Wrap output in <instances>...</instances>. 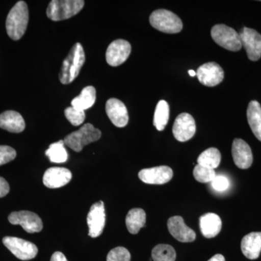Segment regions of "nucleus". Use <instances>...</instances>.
Here are the masks:
<instances>
[{"label":"nucleus","mask_w":261,"mask_h":261,"mask_svg":"<svg viewBox=\"0 0 261 261\" xmlns=\"http://www.w3.org/2000/svg\"><path fill=\"white\" fill-rule=\"evenodd\" d=\"M132 51L130 43L124 39H117L108 46L106 61L113 67L119 66L128 59Z\"/></svg>","instance_id":"nucleus-12"},{"label":"nucleus","mask_w":261,"mask_h":261,"mask_svg":"<svg viewBox=\"0 0 261 261\" xmlns=\"http://www.w3.org/2000/svg\"><path fill=\"white\" fill-rule=\"evenodd\" d=\"M100 130L96 128L91 123H86L80 129L72 132L65 137V145L75 152H80L85 145L96 142L100 139Z\"/></svg>","instance_id":"nucleus-4"},{"label":"nucleus","mask_w":261,"mask_h":261,"mask_svg":"<svg viewBox=\"0 0 261 261\" xmlns=\"http://www.w3.org/2000/svg\"><path fill=\"white\" fill-rule=\"evenodd\" d=\"M0 128L12 133H20L25 129V123L20 113L8 111L0 114Z\"/></svg>","instance_id":"nucleus-19"},{"label":"nucleus","mask_w":261,"mask_h":261,"mask_svg":"<svg viewBox=\"0 0 261 261\" xmlns=\"http://www.w3.org/2000/svg\"><path fill=\"white\" fill-rule=\"evenodd\" d=\"M239 34L249 59L252 61H258L261 57V34L247 27L242 29Z\"/></svg>","instance_id":"nucleus-10"},{"label":"nucleus","mask_w":261,"mask_h":261,"mask_svg":"<svg viewBox=\"0 0 261 261\" xmlns=\"http://www.w3.org/2000/svg\"><path fill=\"white\" fill-rule=\"evenodd\" d=\"M241 250L243 255L250 260H255L261 252V232H251L242 240Z\"/></svg>","instance_id":"nucleus-20"},{"label":"nucleus","mask_w":261,"mask_h":261,"mask_svg":"<svg viewBox=\"0 0 261 261\" xmlns=\"http://www.w3.org/2000/svg\"><path fill=\"white\" fill-rule=\"evenodd\" d=\"M221 161V154L219 149L211 147L200 154L197 159V164L215 170L219 166Z\"/></svg>","instance_id":"nucleus-25"},{"label":"nucleus","mask_w":261,"mask_h":261,"mask_svg":"<svg viewBox=\"0 0 261 261\" xmlns=\"http://www.w3.org/2000/svg\"><path fill=\"white\" fill-rule=\"evenodd\" d=\"M65 116L68 121L75 126L82 124L86 118L84 111H80V110L75 109L73 107H68L65 110Z\"/></svg>","instance_id":"nucleus-30"},{"label":"nucleus","mask_w":261,"mask_h":261,"mask_svg":"<svg viewBox=\"0 0 261 261\" xmlns=\"http://www.w3.org/2000/svg\"><path fill=\"white\" fill-rule=\"evenodd\" d=\"M176 257V251L171 245L160 244L152 249V259L153 261H175Z\"/></svg>","instance_id":"nucleus-28"},{"label":"nucleus","mask_w":261,"mask_h":261,"mask_svg":"<svg viewBox=\"0 0 261 261\" xmlns=\"http://www.w3.org/2000/svg\"><path fill=\"white\" fill-rule=\"evenodd\" d=\"M29 19L27 3L24 1L18 2L7 17V33L10 38L15 41L21 39L27 31Z\"/></svg>","instance_id":"nucleus-1"},{"label":"nucleus","mask_w":261,"mask_h":261,"mask_svg":"<svg viewBox=\"0 0 261 261\" xmlns=\"http://www.w3.org/2000/svg\"><path fill=\"white\" fill-rule=\"evenodd\" d=\"M3 243L20 260H32L37 256V247L31 242L14 237H5L3 238Z\"/></svg>","instance_id":"nucleus-7"},{"label":"nucleus","mask_w":261,"mask_h":261,"mask_svg":"<svg viewBox=\"0 0 261 261\" xmlns=\"http://www.w3.org/2000/svg\"><path fill=\"white\" fill-rule=\"evenodd\" d=\"M146 213L142 208H133L129 211L126 218L127 229L132 234H136L141 228L145 227Z\"/></svg>","instance_id":"nucleus-23"},{"label":"nucleus","mask_w":261,"mask_h":261,"mask_svg":"<svg viewBox=\"0 0 261 261\" xmlns=\"http://www.w3.org/2000/svg\"><path fill=\"white\" fill-rule=\"evenodd\" d=\"M89 236L96 238L102 234L106 225V211L102 201L96 202L91 207L87 216Z\"/></svg>","instance_id":"nucleus-13"},{"label":"nucleus","mask_w":261,"mask_h":261,"mask_svg":"<svg viewBox=\"0 0 261 261\" xmlns=\"http://www.w3.org/2000/svg\"><path fill=\"white\" fill-rule=\"evenodd\" d=\"M130 254L126 248L117 247L108 254L107 261H130Z\"/></svg>","instance_id":"nucleus-31"},{"label":"nucleus","mask_w":261,"mask_h":261,"mask_svg":"<svg viewBox=\"0 0 261 261\" xmlns=\"http://www.w3.org/2000/svg\"><path fill=\"white\" fill-rule=\"evenodd\" d=\"M72 173L65 168L53 167L48 168L43 176L44 186L49 189L60 188L69 183Z\"/></svg>","instance_id":"nucleus-18"},{"label":"nucleus","mask_w":261,"mask_h":261,"mask_svg":"<svg viewBox=\"0 0 261 261\" xmlns=\"http://www.w3.org/2000/svg\"><path fill=\"white\" fill-rule=\"evenodd\" d=\"M85 53L80 43H76L70 49L69 54L63 61L59 79L62 84L73 82L80 74V70L85 63Z\"/></svg>","instance_id":"nucleus-2"},{"label":"nucleus","mask_w":261,"mask_h":261,"mask_svg":"<svg viewBox=\"0 0 261 261\" xmlns=\"http://www.w3.org/2000/svg\"><path fill=\"white\" fill-rule=\"evenodd\" d=\"M96 101V89L92 86H88L82 91L78 97L72 100V107L80 111H86L93 106Z\"/></svg>","instance_id":"nucleus-24"},{"label":"nucleus","mask_w":261,"mask_h":261,"mask_svg":"<svg viewBox=\"0 0 261 261\" xmlns=\"http://www.w3.org/2000/svg\"><path fill=\"white\" fill-rule=\"evenodd\" d=\"M149 23L153 28L166 34H178L183 29L179 17L168 10H154L149 16Z\"/></svg>","instance_id":"nucleus-3"},{"label":"nucleus","mask_w":261,"mask_h":261,"mask_svg":"<svg viewBox=\"0 0 261 261\" xmlns=\"http://www.w3.org/2000/svg\"><path fill=\"white\" fill-rule=\"evenodd\" d=\"M84 6L83 0H53L48 5L47 15L51 20L60 21L78 14Z\"/></svg>","instance_id":"nucleus-5"},{"label":"nucleus","mask_w":261,"mask_h":261,"mask_svg":"<svg viewBox=\"0 0 261 261\" xmlns=\"http://www.w3.org/2000/svg\"><path fill=\"white\" fill-rule=\"evenodd\" d=\"M233 162L239 168L247 169L252 166L253 161L251 148L242 139H234L231 147Z\"/></svg>","instance_id":"nucleus-17"},{"label":"nucleus","mask_w":261,"mask_h":261,"mask_svg":"<svg viewBox=\"0 0 261 261\" xmlns=\"http://www.w3.org/2000/svg\"><path fill=\"white\" fill-rule=\"evenodd\" d=\"M212 187L216 191L224 192L227 190L229 187V181L228 178L224 176H216L214 179L213 180Z\"/></svg>","instance_id":"nucleus-33"},{"label":"nucleus","mask_w":261,"mask_h":261,"mask_svg":"<svg viewBox=\"0 0 261 261\" xmlns=\"http://www.w3.org/2000/svg\"><path fill=\"white\" fill-rule=\"evenodd\" d=\"M189 74H190V76H195L196 75V72L194 70H188Z\"/></svg>","instance_id":"nucleus-37"},{"label":"nucleus","mask_w":261,"mask_h":261,"mask_svg":"<svg viewBox=\"0 0 261 261\" xmlns=\"http://www.w3.org/2000/svg\"><path fill=\"white\" fill-rule=\"evenodd\" d=\"M170 233L181 243H192L196 239V233L188 227L181 216H173L168 220Z\"/></svg>","instance_id":"nucleus-15"},{"label":"nucleus","mask_w":261,"mask_h":261,"mask_svg":"<svg viewBox=\"0 0 261 261\" xmlns=\"http://www.w3.org/2000/svg\"><path fill=\"white\" fill-rule=\"evenodd\" d=\"M196 75L201 84L206 87L219 85L224 78V71L218 63L209 62L199 67Z\"/></svg>","instance_id":"nucleus-9"},{"label":"nucleus","mask_w":261,"mask_h":261,"mask_svg":"<svg viewBox=\"0 0 261 261\" xmlns=\"http://www.w3.org/2000/svg\"><path fill=\"white\" fill-rule=\"evenodd\" d=\"M10 192L9 184L4 178L0 177V198L4 197Z\"/></svg>","instance_id":"nucleus-34"},{"label":"nucleus","mask_w":261,"mask_h":261,"mask_svg":"<svg viewBox=\"0 0 261 261\" xmlns=\"http://www.w3.org/2000/svg\"><path fill=\"white\" fill-rule=\"evenodd\" d=\"M196 133L195 119L189 113L178 115L173 126V135L176 140L184 142L191 140Z\"/></svg>","instance_id":"nucleus-11"},{"label":"nucleus","mask_w":261,"mask_h":261,"mask_svg":"<svg viewBox=\"0 0 261 261\" xmlns=\"http://www.w3.org/2000/svg\"><path fill=\"white\" fill-rule=\"evenodd\" d=\"M16 155V151L13 147L0 145V166L13 161Z\"/></svg>","instance_id":"nucleus-32"},{"label":"nucleus","mask_w":261,"mask_h":261,"mask_svg":"<svg viewBox=\"0 0 261 261\" xmlns=\"http://www.w3.org/2000/svg\"><path fill=\"white\" fill-rule=\"evenodd\" d=\"M50 261H68L64 254L61 252H56L51 255Z\"/></svg>","instance_id":"nucleus-35"},{"label":"nucleus","mask_w":261,"mask_h":261,"mask_svg":"<svg viewBox=\"0 0 261 261\" xmlns=\"http://www.w3.org/2000/svg\"><path fill=\"white\" fill-rule=\"evenodd\" d=\"M106 113L111 122L117 127L123 128L128 124V111L124 103L116 98L108 99L106 106Z\"/></svg>","instance_id":"nucleus-16"},{"label":"nucleus","mask_w":261,"mask_h":261,"mask_svg":"<svg viewBox=\"0 0 261 261\" xmlns=\"http://www.w3.org/2000/svg\"><path fill=\"white\" fill-rule=\"evenodd\" d=\"M141 181L148 185H164L172 179L173 170L166 166L145 168L139 172Z\"/></svg>","instance_id":"nucleus-14"},{"label":"nucleus","mask_w":261,"mask_h":261,"mask_svg":"<svg viewBox=\"0 0 261 261\" xmlns=\"http://www.w3.org/2000/svg\"><path fill=\"white\" fill-rule=\"evenodd\" d=\"M64 145V141L60 140L49 145L45 154L51 163H63L66 162L68 154L65 148Z\"/></svg>","instance_id":"nucleus-27"},{"label":"nucleus","mask_w":261,"mask_h":261,"mask_svg":"<svg viewBox=\"0 0 261 261\" xmlns=\"http://www.w3.org/2000/svg\"><path fill=\"white\" fill-rule=\"evenodd\" d=\"M193 176L197 181L205 184L212 182L216 174L214 169L197 164L194 168Z\"/></svg>","instance_id":"nucleus-29"},{"label":"nucleus","mask_w":261,"mask_h":261,"mask_svg":"<svg viewBox=\"0 0 261 261\" xmlns=\"http://www.w3.org/2000/svg\"><path fill=\"white\" fill-rule=\"evenodd\" d=\"M201 232L206 238L217 236L222 227V221L217 214L207 213L200 218Z\"/></svg>","instance_id":"nucleus-21"},{"label":"nucleus","mask_w":261,"mask_h":261,"mask_svg":"<svg viewBox=\"0 0 261 261\" xmlns=\"http://www.w3.org/2000/svg\"><path fill=\"white\" fill-rule=\"evenodd\" d=\"M211 34L214 42L227 50L238 51L243 47L240 34L224 24L215 25Z\"/></svg>","instance_id":"nucleus-6"},{"label":"nucleus","mask_w":261,"mask_h":261,"mask_svg":"<svg viewBox=\"0 0 261 261\" xmlns=\"http://www.w3.org/2000/svg\"><path fill=\"white\" fill-rule=\"evenodd\" d=\"M8 221L11 224L20 225L27 232L30 233L40 232L43 228L42 219L37 214L31 211L11 213L8 216Z\"/></svg>","instance_id":"nucleus-8"},{"label":"nucleus","mask_w":261,"mask_h":261,"mask_svg":"<svg viewBox=\"0 0 261 261\" xmlns=\"http://www.w3.org/2000/svg\"><path fill=\"white\" fill-rule=\"evenodd\" d=\"M247 121L252 133L261 142V106L256 100H252L248 105L247 111Z\"/></svg>","instance_id":"nucleus-22"},{"label":"nucleus","mask_w":261,"mask_h":261,"mask_svg":"<svg viewBox=\"0 0 261 261\" xmlns=\"http://www.w3.org/2000/svg\"><path fill=\"white\" fill-rule=\"evenodd\" d=\"M207 261H225V258L221 254H216Z\"/></svg>","instance_id":"nucleus-36"},{"label":"nucleus","mask_w":261,"mask_h":261,"mask_svg":"<svg viewBox=\"0 0 261 261\" xmlns=\"http://www.w3.org/2000/svg\"><path fill=\"white\" fill-rule=\"evenodd\" d=\"M169 106L166 100H160L154 111L153 125L157 130H163L169 120Z\"/></svg>","instance_id":"nucleus-26"}]
</instances>
